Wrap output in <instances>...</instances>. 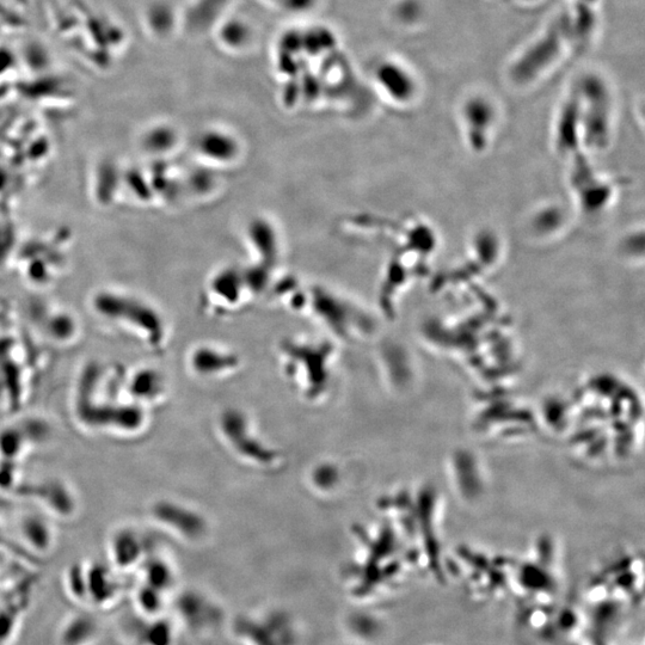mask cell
Segmentation results:
<instances>
[{
	"instance_id": "obj_1",
	"label": "cell",
	"mask_w": 645,
	"mask_h": 645,
	"mask_svg": "<svg viewBox=\"0 0 645 645\" xmlns=\"http://www.w3.org/2000/svg\"><path fill=\"white\" fill-rule=\"evenodd\" d=\"M597 17L592 4L577 2L558 14L526 42L511 59L506 82L515 90H531L544 83L574 52L591 41Z\"/></svg>"
},
{
	"instance_id": "obj_2",
	"label": "cell",
	"mask_w": 645,
	"mask_h": 645,
	"mask_svg": "<svg viewBox=\"0 0 645 645\" xmlns=\"http://www.w3.org/2000/svg\"><path fill=\"white\" fill-rule=\"evenodd\" d=\"M581 145L602 150L611 143L616 126V94L604 72L587 69L571 81Z\"/></svg>"
},
{
	"instance_id": "obj_3",
	"label": "cell",
	"mask_w": 645,
	"mask_h": 645,
	"mask_svg": "<svg viewBox=\"0 0 645 645\" xmlns=\"http://www.w3.org/2000/svg\"><path fill=\"white\" fill-rule=\"evenodd\" d=\"M335 349L329 342L287 341L281 344V366L300 397L321 402L333 387Z\"/></svg>"
},
{
	"instance_id": "obj_4",
	"label": "cell",
	"mask_w": 645,
	"mask_h": 645,
	"mask_svg": "<svg viewBox=\"0 0 645 645\" xmlns=\"http://www.w3.org/2000/svg\"><path fill=\"white\" fill-rule=\"evenodd\" d=\"M218 429L227 450L247 466L273 471L282 465V453L262 438L242 410L227 409L219 417Z\"/></svg>"
},
{
	"instance_id": "obj_5",
	"label": "cell",
	"mask_w": 645,
	"mask_h": 645,
	"mask_svg": "<svg viewBox=\"0 0 645 645\" xmlns=\"http://www.w3.org/2000/svg\"><path fill=\"white\" fill-rule=\"evenodd\" d=\"M501 112L499 103L484 91L466 95L459 107V122L463 135L473 151H484L493 141L499 127Z\"/></svg>"
},
{
	"instance_id": "obj_6",
	"label": "cell",
	"mask_w": 645,
	"mask_h": 645,
	"mask_svg": "<svg viewBox=\"0 0 645 645\" xmlns=\"http://www.w3.org/2000/svg\"><path fill=\"white\" fill-rule=\"evenodd\" d=\"M373 81L387 101L396 107L414 106L421 97L422 85L413 67L397 58H385L374 66Z\"/></svg>"
},
{
	"instance_id": "obj_7",
	"label": "cell",
	"mask_w": 645,
	"mask_h": 645,
	"mask_svg": "<svg viewBox=\"0 0 645 645\" xmlns=\"http://www.w3.org/2000/svg\"><path fill=\"white\" fill-rule=\"evenodd\" d=\"M189 361L196 376L204 379L224 378L241 366V360L235 353L210 344L195 348Z\"/></svg>"
},
{
	"instance_id": "obj_8",
	"label": "cell",
	"mask_w": 645,
	"mask_h": 645,
	"mask_svg": "<svg viewBox=\"0 0 645 645\" xmlns=\"http://www.w3.org/2000/svg\"><path fill=\"white\" fill-rule=\"evenodd\" d=\"M196 150L207 162L232 164L239 156V143L231 133L208 129L198 138Z\"/></svg>"
},
{
	"instance_id": "obj_9",
	"label": "cell",
	"mask_w": 645,
	"mask_h": 645,
	"mask_svg": "<svg viewBox=\"0 0 645 645\" xmlns=\"http://www.w3.org/2000/svg\"><path fill=\"white\" fill-rule=\"evenodd\" d=\"M316 315L327 327L333 331V334L340 339H349L353 331L352 313L347 311V304L341 299L335 298L333 294L319 291L315 294Z\"/></svg>"
},
{
	"instance_id": "obj_10",
	"label": "cell",
	"mask_w": 645,
	"mask_h": 645,
	"mask_svg": "<svg viewBox=\"0 0 645 645\" xmlns=\"http://www.w3.org/2000/svg\"><path fill=\"white\" fill-rule=\"evenodd\" d=\"M164 521L188 542H199L207 533V522L200 513L180 505H167L162 509Z\"/></svg>"
},
{
	"instance_id": "obj_11",
	"label": "cell",
	"mask_w": 645,
	"mask_h": 645,
	"mask_svg": "<svg viewBox=\"0 0 645 645\" xmlns=\"http://www.w3.org/2000/svg\"><path fill=\"white\" fill-rule=\"evenodd\" d=\"M249 241L256 248L257 254L274 264L279 256V241L274 227L266 221L258 220L249 226Z\"/></svg>"
},
{
	"instance_id": "obj_12",
	"label": "cell",
	"mask_w": 645,
	"mask_h": 645,
	"mask_svg": "<svg viewBox=\"0 0 645 645\" xmlns=\"http://www.w3.org/2000/svg\"><path fill=\"white\" fill-rule=\"evenodd\" d=\"M219 38L226 48L244 49L253 40V30L241 18H233L220 28Z\"/></svg>"
},
{
	"instance_id": "obj_13",
	"label": "cell",
	"mask_w": 645,
	"mask_h": 645,
	"mask_svg": "<svg viewBox=\"0 0 645 645\" xmlns=\"http://www.w3.org/2000/svg\"><path fill=\"white\" fill-rule=\"evenodd\" d=\"M425 0H401L396 5V17L404 26H419L427 14Z\"/></svg>"
},
{
	"instance_id": "obj_14",
	"label": "cell",
	"mask_w": 645,
	"mask_h": 645,
	"mask_svg": "<svg viewBox=\"0 0 645 645\" xmlns=\"http://www.w3.org/2000/svg\"><path fill=\"white\" fill-rule=\"evenodd\" d=\"M313 483L315 487L322 490H330L340 483V472L334 465H322L313 472Z\"/></svg>"
},
{
	"instance_id": "obj_15",
	"label": "cell",
	"mask_w": 645,
	"mask_h": 645,
	"mask_svg": "<svg viewBox=\"0 0 645 645\" xmlns=\"http://www.w3.org/2000/svg\"><path fill=\"white\" fill-rule=\"evenodd\" d=\"M161 593L162 592H159L157 591V589L152 587L143 589V591H141L138 595V604L140 606V610L149 614L157 613L159 610H161Z\"/></svg>"
},
{
	"instance_id": "obj_16",
	"label": "cell",
	"mask_w": 645,
	"mask_h": 645,
	"mask_svg": "<svg viewBox=\"0 0 645 645\" xmlns=\"http://www.w3.org/2000/svg\"><path fill=\"white\" fill-rule=\"evenodd\" d=\"M516 2L520 4H525V5H532L534 3L540 2V0H516Z\"/></svg>"
}]
</instances>
